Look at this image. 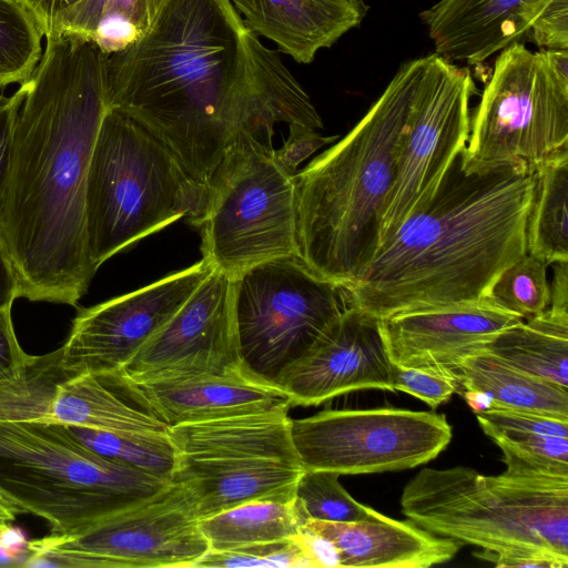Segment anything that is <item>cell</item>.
Here are the masks:
<instances>
[{
    "label": "cell",
    "instance_id": "f546056e",
    "mask_svg": "<svg viewBox=\"0 0 568 568\" xmlns=\"http://www.w3.org/2000/svg\"><path fill=\"white\" fill-rule=\"evenodd\" d=\"M42 37L20 0H0V88L29 80L42 57Z\"/></svg>",
    "mask_w": 568,
    "mask_h": 568
},
{
    "label": "cell",
    "instance_id": "277c9868",
    "mask_svg": "<svg viewBox=\"0 0 568 568\" xmlns=\"http://www.w3.org/2000/svg\"><path fill=\"white\" fill-rule=\"evenodd\" d=\"M416 77L417 58L399 67L344 138L294 176L300 257L343 287L377 250Z\"/></svg>",
    "mask_w": 568,
    "mask_h": 568
},
{
    "label": "cell",
    "instance_id": "4316f807",
    "mask_svg": "<svg viewBox=\"0 0 568 568\" xmlns=\"http://www.w3.org/2000/svg\"><path fill=\"white\" fill-rule=\"evenodd\" d=\"M526 234L527 253L548 265L568 261V154L535 172Z\"/></svg>",
    "mask_w": 568,
    "mask_h": 568
},
{
    "label": "cell",
    "instance_id": "2e32d148",
    "mask_svg": "<svg viewBox=\"0 0 568 568\" xmlns=\"http://www.w3.org/2000/svg\"><path fill=\"white\" fill-rule=\"evenodd\" d=\"M230 275L213 268L180 310L113 374L146 382L246 371L240 355Z\"/></svg>",
    "mask_w": 568,
    "mask_h": 568
},
{
    "label": "cell",
    "instance_id": "484cf974",
    "mask_svg": "<svg viewBox=\"0 0 568 568\" xmlns=\"http://www.w3.org/2000/svg\"><path fill=\"white\" fill-rule=\"evenodd\" d=\"M302 518L292 501L252 500L200 519L210 551H232L297 536Z\"/></svg>",
    "mask_w": 568,
    "mask_h": 568
},
{
    "label": "cell",
    "instance_id": "836d02e7",
    "mask_svg": "<svg viewBox=\"0 0 568 568\" xmlns=\"http://www.w3.org/2000/svg\"><path fill=\"white\" fill-rule=\"evenodd\" d=\"M501 449L524 464L568 478V438L519 429L485 433Z\"/></svg>",
    "mask_w": 568,
    "mask_h": 568
},
{
    "label": "cell",
    "instance_id": "3957f363",
    "mask_svg": "<svg viewBox=\"0 0 568 568\" xmlns=\"http://www.w3.org/2000/svg\"><path fill=\"white\" fill-rule=\"evenodd\" d=\"M460 155L430 204L404 221L344 286L349 306L382 320L477 301L527 253L535 173H464Z\"/></svg>",
    "mask_w": 568,
    "mask_h": 568
},
{
    "label": "cell",
    "instance_id": "b9f144b4",
    "mask_svg": "<svg viewBox=\"0 0 568 568\" xmlns=\"http://www.w3.org/2000/svg\"><path fill=\"white\" fill-rule=\"evenodd\" d=\"M301 537L314 568L339 567L338 552L327 538L303 529H301Z\"/></svg>",
    "mask_w": 568,
    "mask_h": 568
},
{
    "label": "cell",
    "instance_id": "30bf717a",
    "mask_svg": "<svg viewBox=\"0 0 568 568\" xmlns=\"http://www.w3.org/2000/svg\"><path fill=\"white\" fill-rule=\"evenodd\" d=\"M203 260L233 277L267 260L298 255L295 179L277 163L272 143L241 136L206 185L197 224Z\"/></svg>",
    "mask_w": 568,
    "mask_h": 568
},
{
    "label": "cell",
    "instance_id": "8d00e7d4",
    "mask_svg": "<svg viewBox=\"0 0 568 568\" xmlns=\"http://www.w3.org/2000/svg\"><path fill=\"white\" fill-rule=\"evenodd\" d=\"M290 133L282 148L274 150L277 163L295 176L298 165L324 145L332 144L337 135L323 136L315 129L302 124H288Z\"/></svg>",
    "mask_w": 568,
    "mask_h": 568
},
{
    "label": "cell",
    "instance_id": "ba28073f",
    "mask_svg": "<svg viewBox=\"0 0 568 568\" xmlns=\"http://www.w3.org/2000/svg\"><path fill=\"white\" fill-rule=\"evenodd\" d=\"M568 154V50L503 49L470 119L464 173L534 174Z\"/></svg>",
    "mask_w": 568,
    "mask_h": 568
},
{
    "label": "cell",
    "instance_id": "ffe728a7",
    "mask_svg": "<svg viewBox=\"0 0 568 568\" xmlns=\"http://www.w3.org/2000/svg\"><path fill=\"white\" fill-rule=\"evenodd\" d=\"M549 0H439L420 13L435 53L468 64L481 63L508 45L527 41Z\"/></svg>",
    "mask_w": 568,
    "mask_h": 568
},
{
    "label": "cell",
    "instance_id": "d6986e66",
    "mask_svg": "<svg viewBox=\"0 0 568 568\" xmlns=\"http://www.w3.org/2000/svg\"><path fill=\"white\" fill-rule=\"evenodd\" d=\"M129 398L169 427L292 408L287 395L246 371L146 382L105 374Z\"/></svg>",
    "mask_w": 568,
    "mask_h": 568
},
{
    "label": "cell",
    "instance_id": "4dcf8cb0",
    "mask_svg": "<svg viewBox=\"0 0 568 568\" xmlns=\"http://www.w3.org/2000/svg\"><path fill=\"white\" fill-rule=\"evenodd\" d=\"M547 266L544 260L526 253L499 274L486 298L521 320L540 315L550 306Z\"/></svg>",
    "mask_w": 568,
    "mask_h": 568
},
{
    "label": "cell",
    "instance_id": "7402d4cb",
    "mask_svg": "<svg viewBox=\"0 0 568 568\" xmlns=\"http://www.w3.org/2000/svg\"><path fill=\"white\" fill-rule=\"evenodd\" d=\"M245 26L273 41L302 64L357 28L368 7L363 0H231Z\"/></svg>",
    "mask_w": 568,
    "mask_h": 568
},
{
    "label": "cell",
    "instance_id": "9c48e42d",
    "mask_svg": "<svg viewBox=\"0 0 568 568\" xmlns=\"http://www.w3.org/2000/svg\"><path fill=\"white\" fill-rule=\"evenodd\" d=\"M291 427L286 409L170 427L173 479L192 490L200 519L252 500H294L304 468Z\"/></svg>",
    "mask_w": 568,
    "mask_h": 568
},
{
    "label": "cell",
    "instance_id": "e0dca14e",
    "mask_svg": "<svg viewBox=\"0 0 568 568\" xmlns=\"http://www.w3.org/2000/svg\"><path fill=\"white\" fill-rule=\"evenodd\" d=\"M291 406H317L336 396L392 387V362L379 318L346 307L298 359L274 381Z\"/></svg>",
    "mask_w": 568,
    "mask_h": 568
},
{
    "label": "cell",
    "instance_id": "ee69618b",
    "mask_svg": "<svg viewBox=\"0 0 568 568\" xmlns=\"http://www.w3.org/2000/svg\"><path fill=\"white\" fill-rule=\"evenodd\" d=\"M554 276L550 284L551 308L568 312V261L554 263Z\"/></svg>",
    "mask_w": 568,
    "mask_h": 568
},
{
    "label": "cell",
    "instance_id": "74e56055",
    "mask_svg": "<svg viewBox=\"0 0 568 568\" xmlns=\"http://www.w3.org/2000/svg\"><path fill=\"white\" fill-rule=\"evenodd\" d=\"M11 307H0V384L21 378L30 358L16 336Z\"/></svg>",
    "mask_w": 568,
    "mask_h": 568
},
{
    "label": "cell",
    "instance_id": "5b68a950",
    "mask_svg": "<svg viewBox=\"0 0 568 568\" xmlns=\"http://www.w3.org/2000/svg\"><path fill=\"white\" fill-rule=\"evenodd\" d=\"M205 203L206 187L190 178L156 135L108 110L92 150L84 199L87 250L95 271L181 217L197 226Z\"/></svg>",
    "mask_w": 568,
    "mask_h": 568
},
{
    "label": "cell",
    "instance_id": "f1b7e54d",
    "mask_svg": "<svg viewBox=\"0 0 568 568\" xmlns=\"http://www.w3.org/2000/svg\"><path fill=\"white\" fill-rule=\"evenodd\" d=\"M68 427L79 442L104 457L163 479H173L176 458L169 435H121Z\"/></svg>",
    "mask_w": 568,
    "mask_h": 568
},
{
    "label": "cell",
    "instance_id": "44dd1931",
    "mask_svg": "<svg viewBox=\"0 0 568 568\" xmlns=\"http://www.w3.org/2000/svg\"><path fill=\"white\" fill-rule=\"evenodd\" d=\"M301 529L327 538L339 567L427 568L458 552L463 542L432 534L410 520H396L371 508L366 519L351 523L306 519Z\"/></svg>",
    "mask_w": 568,
    "mask_h": 568
},
{
    "label": "cell",
    "instance_id": "9a60e30c",
    "mask_svg": "<svg viewBox=\"0 0 568 568\" xmlns=\"http://www.w3.org/2000/svg\"><path fill=\"white\" fill-rule=\"evenodd\" d=\"M213 268L202 258L148 286L80 308L61 346V365L73 375L113 374L189 300Z\"/></svg>",
    "mask_w": 568,
    "mask_h": 568
},
{
    "label": "cell",
    "instance_id": "8992f818",
    "mask_svg": "<svg viewBox=\"0 0 568 568\" xmlns=\"http://www.w3.org/2000/svg\"><path fill=\"white\" fill-rule=\"evenodd\" d=\"M400 506L438 536L496 554L538 549L568 561V478L426 468L405 486Z\"/></svg>",
    "mask_w": 568,
    "mask_h": 568
},
{
    "label": "cell",
    "instance_id": "83f0119b",
    "mask_svg": "<svg viewBox=\"0 0 568 568\" xmlns=\"http://www.w3.org/2000/svg\"><path fill=\"white\" fill-rule=\"evenodd\" d=\"M70 375L61 365V347L45 355H30L21 378L0 384V420L45 422L57 385Z\"/></svg>",
    "mask_w": 568,
    "mask_h": 568
},
{
    "label": "cell",
    "instance_id": "7c38bea8",
    "mask_svg": "<svg viewBox=\"0 0 568 568\" xmlns=\"http://www.w3.org/2000/svg\"><path fill=\"white\" fill-rule=\"evenodd\" d=\"M28 549L26 566L75 568H194L210 550L195 497L176 479L79 534H49Z\"/></svg>",
    "mask_w": 568,
    "mask_h": 568
},
{
    "label": "cell",
    "instance_id": "ab89813d",
    "mask_svg": "<svg viewBox=\"0 0 568 568\" xmlns=\"http://www.w3.org/2000/svg\"><path fill=\"white\" fill-rule=\"evenodd\" d=\"M479 558L493 562L496 567H544L567 568L568 561L538 549H525L509 552H490L483 550Z\"/></svg>",
    "mask_w": 568,
    "mask_h": 568
},
{
    "label": "cell",
    "instance_id": "f35d334b",
    "mask_svg": "<svg viewBox=\"0 0 568 568\" xmlns=\"http://www.w3.org/2000/svg\"><path fill=\"white\" fill-rule=\"evenodd\" d=\"M26 92V83H22L12 95H0V209L9 175L13 128Z\"/></svg>",
    "mask_w": 568,
    "mask_h": 568
},
{
    "label": "cell",
    "instance_id": "7dc6e473",
    "mask_svg": "<svg viewBox=\"0 0 568 568\" xmlns=\"http://www.w3.org/2000/svg\"><path fill=\"white\" fill-rule=\"evenodd\" d=\"M10 531H11V529H10V530H2V529H0V545H1V541L3 540L4 536H6L8 532H10Z\"/></svg>",
    "mask_w": 568,
    "mask_h": 568
},
{
    "label": "cell",
    "instance_id": "8fae6325",
    "mask_svg": "<svg viewBox=\"0 0 568 568\" xmlns=\"http://www.w3.org/2000/svg\"><path fill=\"white\" fill-rule=\"evenodd\" d=\"M232 307L244 368L273 384L348 307L345 288L298 255L255 264L232 277Z\"/></svg>",
    "mask_w": 568,
    "mask_h": 568
},
{
    "label": "cell",
    "instance_id": "7bdbcfd3",
    "mask_svg": "<svg viewBox=\"0 0 568 568\" xmlns=\"http://www.w3.org/2000/svg\"><path fill=\"white\" fill-rule=\"evenodd\" d=\"M18 297L17 276L0 236V307L12 306Z\"/></svg>",
    "mask_w": 568,
    "mask_h": 568
},
{
    "label": "cell",
    "instance_id": "60d3db41",
    "mask_svg": "<svg viewBox=\"0 0 568 568\" xmlns=\"http://www.w3.org/2000/svg\"><path fill=\"white\" fill-rule=\"evenodd\" d=\"M39 23L43 36L51 33L58 18L80 0H20Z\"/></svg>",
    "mask_w": 568,
    "mask_h": 568
},
{
    "label": "cell",
    "instance_id": "603a6c76",
    "mask_svg": "<svg viewBox=\"0 0 568 568\" xmlns=\"http://www.w3.org/2000/svg\"><path fill=\"white\" fill-rule=\"evenodd\" d=\"M44 423L136 436L169 435L170 429L106 376L90 373L70 375L57 385Z\"/></svg>",
    "mask_w": 568,
    "mask_h": 568
},
{
    "label": "cell",
    "instance_id": "52a82bcc",
    "mask_svg": "<svg viewBox=\"0 0 568 568\" xmlns=\"http://www.w3.org/2000/svg\"><path fill=\"white\" fill-rule=\"evenodd\" d=\"M170 481L95 453L67 425L0 420V491L50 535L79 534Z\"/></svg>",
    "mask_w": 568,
    "mask_h": 568
},
{
    "label": "cell",
    "instance_id": "bcb514c9",
    "mask_svg": "<svg viewBox=\"0 0 568 568\" xmlns=\"http://www.w3.org/2000/svg\"><path fill=\"white\" fill-rule=\"evenodd\" d=\"M464 397L475 413L487 410L491 406L490 398L481 392L464 390Z\"/></svg>",
    "mask_w": 568,
    "mask_h": 568
},
{
    "label": "cell",
    "instance_id": "e575fe53",
    "mask_svg": "<svg viewBox=\"0 0 568 568\" xmlns=\"http://www.w3.org/2000/svg\"><path fill=\"white\" fill-rule=\"evenodd\" d=\"M392 387L394 392L399 390L415 396L432 408L446 403L460 389L457 381L435 371L395 364H392Z\"/></svg>",
    "mask_w": 568,
    "mask_h": 568
},
{
    "label": "cell",
    "instance_id": "ac0fdd59",
    "mask_svg": "<svg viewBox=\"0 0 568 568\" xmlns=\"http://www.w3.org/2000/svg\"><path fill=\"white\" fill-rule=\"evenodd\" d=\"M519 321L483 297L392 315L379 325L392 364L435 371L458 382V363Z\"/></svg>",
    "mask_w": 568,
    "mask_h": 568
},
{
    "label": "cell",
    "instance_id": "1f68e13d",
    "mask_svg": "<svg viewBox=\"0 0 568 568\" xmlns=\"http://www.w3.org/2000/svg\"><path fill=\"white\" fill-rule=\"evenodd\" d=\"M338 477L334 471L304 469L295 487V505L303 523L308 518L351 523L368 517L372 507L354 499Z\"/></svg>",
    "mask_w": 568,
    "mask_h": 568
},
{
    "label": "cell",
    "instance_id": "f6af8a7d",
    "mask_svg": "<svg viewBox=\"0 0 568 568\" xmlns=\"http://www.w3.org/2000/svg\"><path fill=\"white\" fill-rule=\"evenodd\" d=\"M18 514L20 509L0 491V529L10 530Z\"/></svg>",
    "mask_w": 568,
    "mask_h": 568
},
{
    "label": "cell",
    "instance_id": "d6a6232c",
    "mask_svg": "<svg viewBox=\"0 0 568 568\" xmlns=\"http://www.w3.org/2000/svg\"><path fill=\"white\" fill-rule=\"evenodd\" d=\"M314 568L301 537L254 545L232 551H207L194 568Z\"/></svg>",
    "mask_w": 568,
    "mask_h": 568
},
{
    "label": "cell",
    "instance_id": "5bb4252c",
    "mask_svg": "<svg viewBox=\"0 0 568 568\" xmlns=\"http://www.w3.org/2000/svg\"><path fill=\"white\" fill-rule=\"evenodd\" d=\"M291 430L304 469L338 475L414 468L453 437L445 415L393 407L322 410L292 419Z\"/></svg>",
    "mask_w": 568,
    "mask_h": 568
},
{
    "label": "cell",
    "instance_id": "6da1fadb",
    "mask_svg": "<svg viewBox=\"0 0 568 568\" xmlns=\"http://www.w3.org/2000/svg\"><path fill=\"white\" fill-rule=\"evenodd\" d=\"M106 101L156 135L197 184L244 135L322 129L308 94L231 0H163L146 32L106 54Z\"/></svg>",
    "mask_w": 568,
    "mask_h": 568
},
{
    "label": "cell",
    "instance_id": "d590c367",
    "mask_svg": "<svg viewBox=\"0 0 568 568\" xmlns=\"http://www.w3.org/2000/svg\"><path fill=\"white\" fill-rule=\"evenodd\" d=\"M527 41L546 50H568V0H549L531 24Z\"/></svg>",
    "mask_w": 568,
    "mask_h": 568
},
{
    "label": "cell",
    "instance_id": "7a4b0ae2",
    "mask_svg": "<svg viewBox=\"0 0 568 568\" xmlns=\"http://www.w3.org/2000/svg\"><path fill=\"white\" fill-rule=\"evenodd\" d=\"M16 119L0 236L19 297L75 306L95 275L84 199L94 142L109 110L106 54L53 31Z\"/></svg>",
    "mask_w": 568,
    "mask_h": 568
},
{
    "label": "cell",
    "instance_id": "d4e9b609",
    "mask_svg": "<svg viewBox=\"0 0 568 568\" xmlns=\"http://www.w3.org/2000/svg\"><path fill=\"white\" fill-rule=\"evenodd\" d=\"M507 365L568 388V312L549 307L498 333L484 348Z\"/></svg>",
    "mask_w": 568,
    "mask_h": 568
},
{
    "label": "cell",
    "instance_id": "4fadbf2b",
    "mask_svg": "<svg viewBox=\"0 0 568 568\" xmlns=\"http://www.w3.org/2000/svg\"><path fill=\"white\" fill-rule=\"evenodd\" d=\"M475 93L468 68L435 52L417 58L415 89L381 219L377 250L404 221L434 200L466 148Z\"/></svg>",
    "mask_w": 568,
    "mask_h": 568
},
{
    "label": "cell",
    "instance_id": "cb8c5ba5",
    "mask_svg": "<svg viewBox=\"0 0 568 568\" xmlns=\"http://www.w3.org/2000/svg\"><path fill=\"white\" fill-rule=\"evenodd\" d=\"M457 379L464 390L486 394L489 409H507L568 420V388L523 373L485 349L463 358Z\"/></svg>",
    "mask_w": 568,
    "mask_h": 568
}]
</instances>
